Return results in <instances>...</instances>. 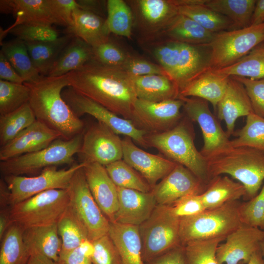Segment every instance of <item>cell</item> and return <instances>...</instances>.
<instances>
[{
	"mask_svg": "<svg viewBox=\"0 0 264 264\" xmlns=\"http://www.w3.org/2000/svg\"><path fill=\"white\" fill-rule=\"evenodd\" d=\"M213 70L228 77L264 78V44L258 45L232 65Z\"/></svg>",
	"mask_w": 264,
	"mask_h": 264,
	"instance_id": "40",
	"label": "cell"
},
{
	"mask_svg": "<svg viewBox=\"0 0 264 264\" xmlns=\"http://www.w3.org/2000/svg\"><path fill=\"white\" fill-rule=\"evenodd\" d=\"M264 42V23L215 33L211 43L209 67L215 70L235 63Z\"/></svg>",
	"mask_w": 264,
	"mask_h": 264,
	"instance_id": "9",
	"label": "cell"
},
{
	"mask_svg": "<svg viewBox=\"0 0 264 264\" xmlns=\"http://www.w3.org/2000/svg\"><path fill=\"white\" fill-rule=\"evenodd\" d=\"M1 46L0 51L24 83L37 82L43 77L35 67L24 41L16 38L2 43Z\"/></svg>",
	"mask_w": 264,
	"mask_h": 264,
	"instance_id": "36",
	"label": "cell"
},
{
	"mask_svg": "<svg viewBox=\"0 0 264 264\" xmlns=\"http://www.w3.org/2000/svg\"><path fill=\"white\" fill-rule=\"evenodd\" d=\"M245 264H264V261L260 249L256 252L251 257L249 262Z\"/></svg>",
	"mask_w": 264,
	"mask_h": 264,
	"instance_id": "63",
	"label": "cell"
},
{
	"mask_svg": "<svg viewBox=\"0 0 264 264\" xmlns=\"http://www.w3.org/2000/svg\"><path fill=\"white\" fill-rule=\"evenodd\" d=\"M174 1L179 14L191 18L212 33L236 29L230 19L205 6L206 0Z\"/></svg>",
	"mask_w": 264,
	"mask_h": 264,
	"instance_id": "29",
	"label": "cell"
},
{
	"mask_svg": "<svg viewBox=\"0 0 264 264\" xmlns=\"http://www.w3.org/2000/svg\"><path fill=\"white\" fill-rule=\"evenodd\" d=\"M260 251L264 261V238L260 243Z\"/></svg>",
	"mask_w": 264,
	"mask_h": 264,
	"instance_id": "64",
	"label": "cell"
},
{
	"mask_svg": "<svg viewBox=\"0 0 264 264\" xmlns=\"http://www.w3.org/2000/svg\"><path fill=\"white\" fill-rule=\"evenodd\" d=\"M84 163L83 171L94 200L109 221H114L118 209L117 187L104 166L97 163Z\"/></svg>",
	"mask_w": 264,
	"mask_h": 264,
	"instance_id": "21",
	"label": "cell"
},
{
	"mask_svg": "<svg viewBox=\"0 0 264 264\" xmlns=\"http://www.w3.org/2000/svg\"><path fill=\"white\" fill-rule=\"evenodd\" d=\"M23 239L31 255L39 254L60 261L62 241L57 223L23 229Z\"/></svg>",
	"mask_w": 264,
	"mask_h": 264,
	"instance_id": "30",
	"label": "cell"
},
{
	"mask_svg": "<svg viewBox=\"0 0 264 264\" xmlns=\"http://www.w3.org/2000/svg\"><path fill=\"white\" fill-rule=\"evenodd\" d=\"M239 212L242 224L264 231V185L255 197L240 203Z\"/></svg>",
	"mask_w": 264,
	"mask_h": 264,
	"instance_id": "48",
	"label": "cell"
},
{
	"mask_svg": "<svg viewBox=\"0 0 264 264\" xmlns=\"http://www.w3.org/2000/svg\"><path fill=\"white\" fill-rule=\"evenodd\" d=\"M117 192L118 209L115 222L139 226L149 218L157 205L151 191L117 187Z\"/></svg>",
	"mask_w": 264,
	"mask_h": 264,
	"instance_id": "23",
	"label": "cell"
},
{
	"mask_svg": "<svg viewBox=\"0 0 264 264\" xmlns=\"http://www.w3.org/2000/svg\"><path fill=\"white\" fill-rule=\"evenodd\" d=\"M92 51L93 59L95 61L104 66L121 68L131 55L110 39L93 47Z\"/></svg>",
	"mask_w": 264,
	"mask_h": 264,
	"instance_id": "49",
	"label": "cell"
},
{
	"mask_svg": "<svg viewBox=\"0 0 264 264\" xmlns=\"http://www.w3.org/2000/svg\"><path fill=\"white\" fill-rule=\"evenodd\" d=\"M65 264H93L91 259L83 254L78 247L60 258Z\"/></svg>",
	"mask_w": 264,
	"mask_h": 264,
	"instance_id": "57",
	"label": "cell"
},
{
	"mask_svg": "<svg viewBox=\"0 0 264 264\" xmlns=\"http://www.w3.org/2000/svg\"><path fill=\"white\" fill-rule=\"evenodd\" d=\"M23 229L15 223L0 240V264H27L31 254L23 239Z\"/></svg>",
	"mask_w": 264,
	"mask_h": 264,
	"instance_id": "38",
	"label": "cell"
},
{
	"mask_svg": "<svg viewBox=\"0 0 264 264\" xmlns=\"http://www.w3.org/2000/svg\"><path fill=\"white\" fill-rule=\"evenodd\" d=\"M187 118L197 122L202 133L203 146L200 152L204 156L229 145L226 132L210 110L208 102L197 97H179Z\"/></svg>",
	"mask_w": 264,
	"mask_h": 264,
	"instance_id": "16",
	"label": "cell"
},
{
	"mask_svg": "<svg viewBox=\"0 0 264 264\" xmlns=\"http://www.w3.org/2000/svg\"><path fill=\"white\" fill-rule=\"evenodd\" d=\"M27 264H65L61 261H55L39 254H32Z\"/></svg>",
	"mask_w": 264,
	"mask_h": 264,
	"instance_id": "61",
	"label": "cell"
},
{
	"mask_svg": "<svg viewBox=\"0 0 264 264\" xmlns=\"http://www.w3.org/2000/svg\"><path fill=\"white\" fill-rule=\"evenodd\" d=\"M83 167L75 172L67 189L69 205L86 227L88 239L93 242L108 234L110 221L90 191Z\"/></svg>",
	"mask_w": 264,
	"mask_h": 264,
	"instance_id": "12",
	"label": "cell"
},
{
	"mask_svg": "<svg viewBox=\"0 0 264 264\" xmlns=\"http://www.w3.org/2000/svg\"><path fill=\"white\" fill-rule=\"evenodd\" d=\"M93 264H122L118 251L108 234L93 241Z\"/></svg>",
	"mask_w": 264,
	"mask_h": 264,
	"instance_id": "50",
	"label": "cell"
},
{
	"mask_svg": "<svg viewBox=\"0 0 264 264\" xmlns=\"http://www.w3.org/2000/svg\"><path fill=\"white\" fill-rule=\"evenodd\" d=\"M183 103L180 98L158 102L137 99L131 121L148 133L164 132L174 128L182 119Z\"/></svg>",
	"mask_w": 264,
	"mask_h": 264,
	"instance_id": "14",
	"label": "cell"
},
{
	"mask_svg": "<svg viewBox=\"0 0 264 264\" xmlns=\"http://www.w3.org/2000/svg\"><path fill=\"white\" fill-rule=\"evenodd\" d=\"M60 138L62 136L59 133L36 119L12 140L0 147V160L39 151Z\"/></svg>",
	"mask_w": 264,
	"mask_h": 264,
	"instance_id": "22",
	"label": "cell"
},
{
	"mask_svg": "<svg viewBox=\"0 0 264 264\" xmlns=\"http://www.w3.org/2000/svg\"><path fill=\"white\" fill-rule=\"evenodd\" d=\"M105 167L116 187L146 193L152 191V187L144 177L123 159Z\"/></svg>",
	"mask_w": 264,
	"mask_h": 264,
	"instance_id": "43",
	"label": "cell"
},
{
	"mask_svg": "<svg viewBox=\"0 0 264 264\" xmlns=\"http://www.w3.org/2000/svg\"><path fill=\"white\" fill-rule=\"evenodd\" d=\"M8 33L24 42L51 41L60 37L59 32L52 25L42 24H20L3 30L1 32V39Z\"/></svg>",
	"mask_w": 264,
	"mask_h": 264,
	"instance_id": "47",
	"label": "cell"
},
{
	"mask_svg": "<svg viewBox=\"0 0 264 264\" xmlns=\"http://www.w3.org/2000/svg\"><path fill=\"white\" fill-rule=\"evenodd\" d=\"M62 96L78 117L89 114L118 135L128 137L140 146L148 148L145 140L148 133L137 128L130 120L120 117L70 87L63 90Z\"/></svg>",
	"mask_w": 264,
	"mask_h": 264,
	"instance_id": "11",
	"label": "cell"
},
{
	"mask_svg": "<svg viewBox=\"0 0 264 264\" xmlns=\"http://www.w3.org/2000/svg\"><path fill=\"white\" fill-rule=\"evenodd\" d=\"M245 196L246 190L243 185L226 176L213 178L204 191L200 194L205 209L237 201L242 197L245 198Z\"/></svg>",
	"mask_w": 264,
	"mask_h": 264,
	"instance_id": "33",
	"label": "cell"
},
{
	"mask_svg": "<svg viewBox=\"0 0 264 264\" xmlns=\"http://www.w3.org/2000/svg\"><path fill=\"white\" fill-rule=\"evenodd\" d=\"M0 79L15 83H24L22 78L17 73L1 51H0Z\"/></svg>",
	"mask_w": 264,
	"mask_h": 264,
	"instance_id": "56",
	"label": "cell"
},
{
	"mask_svg": "<svg viewBox=\"0 0 264 264\" xmlns=\"http://www.w3.org/2000/svg\"><path fill=\"white\" fill-rule=\"evenodd\" d=\"M225 238H216L189 242L184 245L187 264H219L217 249Z\"/></svg>",
	"mask_w": 264,
	"mask_h": 264,
	"instance_id": "46",
	"label": "cell"
},
{
	"mask_svg": "<svg viewBox=\"0 0 264 264\" xmlns=\"http://www.w3.org/2000/svg\"><path fill=\"white\" fill-rule=\"evenodd\" d=\"M108 235L118 251L122 264H144L138 226L110 221Z\"/></svg>",
	"mask_w": 264,
	"mask_h": 264,
	"instance_id": "27",
	"label": "cell"
},
{
	"mask_svg": "<svg viewBox=\"0 0 264 264\" xmlns=\"http://www.w3.org/2000/svg\"><path fill=\"white\" fill-rule=\"evenodd\" d=\"M239 200L205 209L180 220L179 236L182 245L197 241L225 238L242 225Z\"/></svg>",
	"mask_w": 264,
	"mask_h": 264,
	"instance_id": "5",
	"label": "cell"
},
{
	"mask_svg": "<svg viewBox=\"0 0 264 264\" xmlns=\"http://www.w3.org/2000/svg\"><path fill=\"white\" fill-rule=\"evenodd\" d=\"M30 88L24 83L0 80V115L11 112L29 102Z\"/></svg>",
	"mask_w": 264,
	"mask_h": 264,
	"instance_id": "45",
	"label": "cell"
},
{
	"mask_svg": "<svg viewBox=\"0 0 264 264\" xmlns=\"http://www.w3.org/2000/svg\"><path fill=\"white\" fill-rule=\"evenodd\" d=\"M168 206L171 213L180 219L197 215L205 210L200 194L183 197Z\"/></svg>",
	"mask_w": 264,
	"mask_h": 264,
	"instance_id": "53",
	"label": "cell"
},
{
	"mask_svg": "<svg viewBox=\"0 0 264 264\" xmlns=\"http://www.w3.org/2000/svg\"><path fill=\"white\" fill-rule=\"evenodd\" d=\"M180 220L168 205L157 204L149 218L138 226L144 264L182 245Z\"/></svg>",
	"mask_w": 264,
	"mask_h": 264,
	"instance_id": "8",
	"label": "cell"
},
{
	"mask_svg": "<svg viewBox=\"0 0 264 264\" xmlns=\"http://www.w3.org/2000/svg\"><path fill=\"white\" fill-rule=\"evenodd\" d=\"M244 86L249 98L253 113L264 118V78L252 79L231 77Z\"/></svg>",
	"mask_w": 264,
	"mask_h": 264,
	"instance_id": "51",
	"label": "cell"
},
{
	"mask_svg": "<svg viewBox=\"0 0 264 264\" xmlns=\"http://www.w3.org/2000/svg\"><path fill=\"white\" fill-rule=\"evenodd\" d=\"M207 46L176 42L169 77L180 91L201 73L210 69V50L207 52L205 49Z\"/></svg>",
	"mask_w": 264,
	"mask_h": 264,
	"instance_id": "17",
	"label": "cell"
},
{
	"mask_svg": "<svg viewBox=\"0 0 264 264\" xmlns=\"http://www.w3.org/2000/svg\"><path fill=\"white\" fill-rule=\"evenodd\" d=\"M30 88L29 104L37 120L70 139L82 133L84 123L72 111L62 96L69 87L67 74L43 76L39 81L24 83Z\"/></svg>",
	"mask_w": 264,
	"mask_h": 264,
	"instance_id": "2",
	"label": "cell"
},
{
	"mask_svg": "<svg viewBox=\"0 0 264 264\" xmlns=\"http://www.w3.org/2000/svg\"><path fill=\"white\" fill-rule=\"evenodd\" d=\"M67 74L69 87L112 112L130 120L136 96L132 77L121 68L93 59Z\"/></svg>",
	"mask_w": 264,
	"mask_h": 264,
	"instance_id": "1",
	"label": "cell"
},
{
	"mask_svg": "<svg viewBox=\"0 0 264 264\" xmlns=\"http://www.w3.org/2000/svg\"><path fill=\"white\" fill-rule=\"evenodd\" d=\"M69 203L67 189L47 190L11 205L10 217L23 229L56 224Z\"/></svg>",
	"mask_w": 264,
	"mask_h": 264,
	"instance_id": "7",
	"label": "cell"
},
{
	"mask_svg": "<svg viewBox=\"0 0 264 264\" xmlns=\"http://www.w3.org/2000/svg\"><path fill=\"white\" fill-rule=\"evenodd\" d=\"M132 11L134 27L145 43L156 40L178 14L174 0H133L126 1Z\"/></svg>",
	"mask_w": 264,
	"mask_h": 264,
	"instance_id": "13",
	"label": "cell"
},
{
	"mask_svg": "<svg viewBox=\"0 0 264 264\" xmlns=\"http://www.w3.org/2000/svg\"><path fill=\"white\" fill-rule=\"evenodd\" d=\"M0 10L15 18V22L8 29L20 24H58L49 0H0Z\"/></svg>",
	"mask_w": 264,
	"mask_h": 264,
	"instance_id": "25",
	"label": "cell"
},
{
	"mask_svg": "<svg viewBox=\"0 0 264 264\" xmlns=\"http://www.w3.org/2000/svg\"><path fill=\"white\" fill-rule=\"evenodd\" d=\"M106 22L110 33L131 39L132 35L134 18L131 8L123 0H108L106 2Z\"/></svg>",
	"mask_w": 264,
	"mask_h": 264,
	"instance_id": "41",
	"label": "cell"
},
{
	"mask_svg": "<svg viewBox=\"0 0 264 264\" xmlns=\"http://www.w3.org/2000/svg\"><path fill=\"white\" fill-rule=\"evenodd\" d=\"M264 23V0H257L251 17L250 25Z\"/></svg>",
	"mask_w": 264,
	"mask_h": 264,
	"instance_id": "58",
	"label": "cell"
},
{
	"mask_svg": "<svg viewBox=\"0 0 264 264\" xmlns=\"http://www.w3.org/2000/svg\"><path fill=\"white\" fill-rule=\"evenodd\" d=\"M189 124L186 118L181 119L168 131L147 134L145 140L148 147L156 149L166 158L185 167L207 185L210 179L206 161L195 145Z\"/></svg>",
	"mask_w": 264,
	"mask_h": 264,
	"instance_id": "4",
	"label": "cell"
},
{
	"mask_svg": "<svg viewBox=\"0 0 264 264\" xmlns=\"http://www.w3.org/2000/svg\"><path fill=\"white\" fill-rule=\"evenodd\" d=\"M256 0H206L204 5L230 19L236 29L250 25Z\"/></svg>",
	"mask_w": 264,
	"mask_h": 264,
	"instance_id": "39",
	"label": "cell"
},
{
	"mask_svg": "<svg viewBox=\"0 0 264 264\" xmlns=\"http://www.w3.org/2000/svg\"><path fill=\"white\" fill-rule=\"evenodd\" d=\"M92 59V46L74 37L62 51L47 76L66 75L80 69Z\"/></svg>",
	"mask_w": 264,
	"mask_h": 264,
	"instance_id": "34",
	"label": "cell"
},
{
	"mask_svg": "<svg viewBox=\"0 0 264 264\" xmlns=\"http://www.w3.org/2000/svg\"><path fill=\"white\" fill-rule=\"evenodd\" d=\"M145 264H187L185 246L179 245Z\"/></svg>",
	"mask_w": 264,
	"mask_h": 264,
	"instance_id": "55",
	"label": "cell"
},
{
	"mask_svg": "<svg viewBox=\"0 0 264 264\" xmlns=\"http://www.w3.org/2000/svg\"><path fill=\"white\" fill-rule=\"evenodd\" d=\"M207 185L185 167L176 164L174 168L152 189L157 204L170 205L191 195H199Z\"/></svg>",
	"mask_w": 264,
	"mask_h": 264,
	"instance_id": "19",
	"label": "cell"
},
{
	"mask_svg": "<svg viewBox=\"0 0 264 264\" xmlns=\"http://www.w3.org/2000/svg\"><path fill=\"white\" fill-rule=\"evenodd\" d=\"M78 248L83 254L91 259L94 251L92 241L87 239L82 242Z\"/></svg>",
	"mask_w": 264,
	"mask_h": 264,
	"instance_id": "62",
	"label": "cell"
},
{
	"mask_svg": "<svg viewBox=\"0 0 264 264\" xmlns=\"http://www.w3.org/2000/svg\"><path fill=\"white\" fill-rule=\"evenodd\" d=\"M229 77L209 69L188 83L179 92V97H197L211 103L216 110L224 95Z\"/></svg>",
	"mask_w": 264,
	"mask_h": 264,
	"instance_id": "28",
	"label": "cell"
},
{
	"mask_svg": "<svg viewBox=\"0 0 264 264\" xmlns=\"http://www.w3.org/2000/svg\"><path fill=\"white\" fill-rule=\"evenodd\" d=\"M83 133L70 139L58 138L39 151L0 161V172L3 176H25L41 173L50 167L71 163L74 155L80 152Z\"/></svg>",
	"mask_w": 264,
	"mask_h": 264,
	"instance_id": "6",
	"label": "cell"
},
{
	"mask_svg": "<svg viewBox=\"0 0 264 264\" xmlns=\"http://www.w3.org/2000/svg\"><path fill=\"white\" fill-rule=\"evenodd\" d=\"M214 34L191 18L178 13L157 39L164 37L181 43L207 45L212 41Z\"/></svg>",
	"mask_w": 264,
	"mask_h": 264,
	"instance_id": "32",
	"label": "cell"
},
{
	"mask_svg": "<svg viewBox=\"0 0 264 264\" xmlns=\"http://www.w3.org/2000/svg\"><path fill=\"white\" fill-rule=\"evenodd\" d=\"M81 162L104 166L123 158L122 140L106 125L97 122L83 132L78 153Z\"/></svg>",
	"mask_w": 264,
	"mask_h": 264,
	"instance_id": "15",
	"label": "cell"
},
{
	"mask_svg": "<svg viewBox=\"0 0 264 264\" xmlns=\"http://www.w3.org/2000/svg\"><path fill=\"white\" fill-rule=\"evenodd\" d=\"M123 159L137 171L153 188L176 163L164 156L150 154L135 145L128 137L122 139Z\"/></svg>",
	"mask_w": 264,
	"mask_h": 264,
	"instance_id": "20",
	"label": "cell"
},
{
	"mask_svg": "<svg viewBox=\"0 0 264 264\" xmlns=\"http://www.w3.org/2000/svg\"><path fill=\"white\" fill-rule=\"evenodd\" d=\"M216 110L218 118L225 123L226 133L228 137L233 134L235 122L238 118L247 116L253 112L243 85L231 77H229L225 92L218 103Z\"/></svg>",
	"mask_w": 264,
	"mask_h": 264,
	"instance_id": "24",
	"label": "cell"
},
{
	"mask_svg": "<svg viewBox=\"0 0 264 264\" xmlns=\"http://www.w3.org/2000/svg\"><path fill=\"white\" fill-rule=\"evenodd\" d=\"M74 36L66 34L51 41L25 42L32 62L43 76H47L60 54Z\"/></svg>",
	"mask_w": 264,
	"mask_h": 264,
	"instance_id": "35",
	"label": "cell"
},
{
	"mask_svg": "<svg viewBox=\"0 0 264 264\" xmlns=\"http://www.w3.org/2000/svg\"><path fill=\"white\" fill-rule=\"evenodd\" d=\"M264 231L242 224L218 245L216 257L219 264H245L260 249Z\"/></svg>",
	"mask_w": 264,
	"mask_h": 264,
	"instance_id": "18",
	"label": "cell"
},
{
	"mask_svg": "<svg viewBox=\"0 0 264 264\" xmlns=\"http://www.w3.org/2000/svg\"><path fill=\"white\" fill-rule=\"evenodd\" d=\"M80 8L88 11L98 15V11L101 6L100 1L80 0H76ZM100 16V15H99Z\"/></svg>",
	"mask_w": 264,
	"mask_h": 264,
	"instance_id": "60",
	"label": "cell"
},
{
	"mask_svg": "<svg viewBox=\"0 0 264 264\" xmlns=\"http://www.w3.org/2000/svg\"><path fill=\"white\" fill-rule=\"evenodd\" d=\"M53 14L58 24L70 27L72 23L74 10L79 8L75 0H49Z\"/></svg>",
	"mask_w": 264,
	"mask_h": 264,
	"instance_id": "54",
	"label": "cell"
},
{
	"mask_svg": "<svg viewBox=\"0 0 264 264\" xmlns=\"http://www.w3.org/2000/svg\"><path fill=\"white\" fill-rule=\"evenodd\" d=\"M65 32L81 39L92 47L108 40L110 34L106 19L80 8L74 10L72 23L66 28Z\"/></svg>",
	"mask_w": 264,
	"mask_h": 264,
	"instance_id": "26",
	"label": "cell"
},
{
	"mask_svg": "<svg viewBox=\"0 0 264 264\" xmlns=\"http://www.w3.org/2000/svg\"><path fill=\"white\" fill-rule=\"evenodd\" d=\"M84 162L74 163L67 169L56 166L43 170L33 176L6 175L3 179L10 192V207L42 192L53 189H67L75 172Z\"/></svg>",
	"mask_w": 264,
	"mask_h": 264,
	"instance_id": "10",
	"label": "cell"
},
{
	"mask_svg": "<svg viewBox=\"0 0 264 264\" xmlns=\"http://www.w3.org/2000/svg\"><path fill=\"white\" fill-rule=\"evenodd\" d=\"M121 68L132 77L150 74L167 76L164 70L159 65L132 55H130Z\"/></svg>",
	"mask_w": 264,
	"mask_h": 264,
	"instance_id": "52",
	"label": "cell"
},
{
	"mask_svg": "<svg viewBox=\"0 0 264 264\" xmlns=\"http://www.w3.org/2000/svg\"><path fill=\"white\" fill-rule=\"evenodd\" d=\"M137 99L153 102L177 99L180 90L166 75L150 74L132 77Z\"/></svg>",
	"mask_w": 264,
	"mask_h": 264,
	"instance_id": "31",
	"label": "cell"
},
{
	"mask_svg": "<svg viewBox=\"0 0 264 264\" xmlns=\"http://www.w3.org/2000/svg\"><path fill=\"white\" fill-rule=\"evenodd\" d=\"M12 224L9 214V208H1L0 213V240Z\"/></svg>",
	"mask_w": 264,
	"mask_h": 264,
	"instance_id": "59",
	"label": "cell"
},
{
	"mask_svg": "<svg viewBox=\"0 0 264 264\" xmlns=\"http://www.w3.org/2000/svg\"><path fill=\"white\" fill-rule=\"evenodd\" d=\"M57 226L62 241L60 258L88 239L86 227L69 205L58 221Z\"/></svg>",
	"mask_w": 264,
	"mask_h": 264,
	"instance_id": "37",
	"label": "cell"
},
{
	"mask_svg": "<svg viewBox=\"0 0 264 264\" xmlns=\"http://www.w3.org/2000/svg\"><path fill=\"white\" fill-rule=\"evenodd\" d=\"M36 120L28 102L11 112L0 115V147L12 140Z\"/></svg>",
	"mask_w": 264,
	"mask_h": 264,
	"instance_id": "42",
	"label": "cell"
},
{
	"mask_svg": "<svg viewBox=\"0 0 264 264\" xmlns=\"http://www.w3.org/2000/svg\"><path fill=\"white\" fill-rule=\"evenodd\" d=\"M237 137L230 140L234 147L246 146L264 151V118L252 112L246 116L245 125L234 132Z\"/></svg>",
	"mask_w": 264,
	"mask_h": 264,
	"instance_id": "44",
	"label": "cell"
},
{
	"mask_svg": "<svg viewBox=\"0 0 264 264\" xmlns=\"http://www.w3.org/2000/svg\"><path fill=\"white\" fill-rule=\"evenodd\" d=\"M204 157L210 181L228 175L243 185L245 198L249 200L258 193L264 180V151L229 145Z\"/></svg>",
	"mask_w": 264,
	"mask_h": 264,
	"instance_id": "3",
	"label": "cell"
}]
</instances>
